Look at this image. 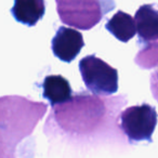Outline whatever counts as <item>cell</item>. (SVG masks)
<instances>
[{
	"label": "cell",
	"mask_w": 158,
	"mask_h": 158,
	"mask_svg": "<svg viewBox=\"0 0 158 158\" xmlns=\"http://www.w3.org/2000/svg\"><path fill=\"white\" fill-rule=\"evenodd\" d=\"M47 105L19 95L0 98V158H16L18 145L44 116Z\"/></svg>",
	"instance_id": "6da1fadb"
},
{
	"label": "cell",
	"mask_w": 158,
	"mask_h": 158,
	"mask_svg": "<svg viewBox=\"0 0 158 158\" xmlns=\"http://www.w3.org/2000/svg\"><path fill=\"white\" fill-rule=\"evenodd\" d=\"M95 95L77 93L63 104L53 106L50 116L66 133L87 134L100 128L107 112L106 102Z\"/></svg>",
	"instance_id": "7a4b0ae2"
},
{
	"label": "cell",
	"mask_w": 158,
	"mask_h": 158,
	"mask_svg": "<svg viewBox=\"0 0 158 158\" xmlns=\"http://www.w3.org/2000/svg\"><path fill=\"white\" fill-rule=\"evenodd\" d=\"M60 20L73 28L89 31L115 9L114 0H55Z\"/></svg>",
	"instance_id": "3957f363"
},
{
	"label": "cell",
	"mask_w": 158,
	"mask_h": 158,
	"mask_svg": "<svg viewBox=\"0 0 158 158\" xmlns=\"http://www.w3.org/2000/svg\"><path fill=\"white\" fill-rule=\"evenodd\" d=\"M79 70L87 89L93 94L110 95L118 90V72L94 54L79 62Z\"/></svg>",
	"instance_id": "277c9868"
},
{
	"label": "cell",
	"mask_w": 158,
	"mask_h": 158,
	"mask_svg": "<svg viewBox=\"0 0 158 158\" xmlns=\"http://www.w3.org/2000/svg\"><path fill=\"white\" fill-rule=\"evenodd\" d=\"M119 118L121 130L128 136L130 143L152 142V135L158 120L154 106L146 103L130 106L121 112Z\"/></svg>",
	"instance_id": "5b68a950"
},
{
	"label": "cell",
	"mask_w": 158,
	"mask_h": 158,
	"mask_svg": "<svg viewBox=\"0 0 158 158\" xmlns=\"http://www.w3.org/2000/svg\"><path fill=\"white\" fill-rule=\"evenodd\" d=\"M84 46L85 41L81 33L65 26L59 27L51 41L53 54L66 63H70L76 59Z\"/></svg>",
	"instance_id": "8992f818"
},
{
	"label": "cell",
	"mask_w": 158,
	"mask_h": 158,
	"mask_svg": "<svg viewBox=\"0 0 158 158\" xmlns=\"http://www.w3.org/2000/svg\"><path fill=\"white\" fill-rule=\"evenodd\" d=\"M139 44L142 46L158 40V9L153 5H143L134 15Z\"/></svg>",
	"instance_id": "52a82bcc"
},
{
	"label": "cell",
	"mask_w": 158,
	"mask_h": 158,
	"mask_svg": "<svg viewBox=\"0 0 158 158\" xmlns=\"http://www.w3.org/2000/svg\"><path fill=\"white\" fill-rule=\"evenodd\" d=\"M42 94L49 101L51 106L63 104L73 97V90L69 82L61 75H50L42 82Z\"/></svg>",
	"instance_id": "ba28073f"
},
{
	"label": "cell",
	"mask_w": 158,
	"mask_h": 158,
	"mask_svg": "<svg viewBox=\"0 0 158 158\" xmlns=\"http://www.w3.org/2000/svg\"><path fill=\"white\" fill-rule=\"evenodd\" d=\"M46 12L44 0H14L11 9L13 18L27 26H35Z\"/></svg>",
	"instance_id": "9c48e42d"
},
{
	"label": "cell",
	"mask_w": 158,
	"mask_h": 158,
	"mask_svg": "<svg viewBox=\"0 0 158 158\" xmlns=\"http://www.w3.org/2000/svg\"><path fill=\"white\" fill-rule=\"evenodd\" d=\"M105 27L115 38L121 42H128L136 34L134 19L123 11L116 12L107 21Z\"/></svg>",
	"instance_id": "30bf717a"
},
{
	"label": "cell",
	"mask_w": 158,
	"mask_h": 158,
	"mask_svg": "<svg viewBox=\"0 0 158 158\" xmlns=\"http://www.w3.org/2000/svg\"><path fill=\"white\" fill-rule=\"evenodd\" d=\"M134 62L143 69H151L158 66V40L149 42L140 49L134 57Z\"/></svg>",
	"instance_id": "8fae6325"
},
{
	"label": "cell",
	"mask_w": 158,
	"mask_h": 158,
	"mask_svg": "<svg viewBox=\"0 0 158 158\" xmlns=\"http://www.w3.org/2000/svg\"><path fill=\"white\" fill-rule=\"evenodd\" d=\"M149 80H151V90L153 93V97L158 102V68L152 73Z\"/></svg>",
	"instance_id": "7c38bea8"
}]
</instances>
